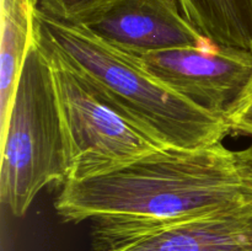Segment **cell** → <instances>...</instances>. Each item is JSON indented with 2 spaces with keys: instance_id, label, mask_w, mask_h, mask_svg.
Listing matches in <instances>:
<instances>
[{
  "instance_id": "obj_1",
  "label": "cell",
  "mask_w": 252,
  "mask_h": 251,
  "mask_svg": "<svg viewBox=\"0 0 252 251\" xmlns=\"http://www.w3.org/2000/svg\"><path fill=\"white\" fill-rule=\"evenodd\" d=\"M248 199L235 152L165 148L115 171L66 181L54 201L64 223L90 220L94 251H116L179 221Z\"/></svg>"
},
{
  "instance_id": "obj_2",
  "label": "cell",
  "mask_w": 252,
  "mask_h": 251,
  "mask_svg": "<svg viewBox=\"0 0 252 251\" xmlns=\"http://www.w3.org/2000/svg\"><path fill=\"white\" fill-rule=\"evenodd\" d=\"M33 41L166 147L202 149L220 144L230 133L225 117L194 105L153 75L137 56L102 41L83 25L57 21L36 7Z\"/></svg>"
},
{
  "instance_id": "obj_3",
  "label": "cell",
  "mask_w": 252,
  "mask_h": 251,
  "mask_svg": "<svg viewBox=\"0 0 252 251\" xmlns=\"http://www.w3.org/2000/svg\"><path fill=\"white\" fill-rule=\"evenodd\" d=\"M1 135L0 198L24 217L37 194L68 180V157L53 66L32 41Z\"/></svg>"
},
{
  "instance_id": "obj_4",
  "label": "cell",
  "mask_w": 252,
  "mask_h": 251,
  "mask_svg": "<svg viewBox=\"0 0 252 251\" xmlns=\"http://www.w3.org/2000/svg\"><path fill=\"white\" fill-rule=\"evenodd\" d=\"M47 57L53 66L65 134L66 181L100 176L169 148L80 74L59 59Z\"/></svg>"
},
{
  "instance_id": "obj_5",
  "label": "cell",
  "mask_w": 252,
  "mask_h": 251,
  "mask_svg": "<svg viewBox=\"0 0 252 251\" xmlns=\"http://www.w3.org/2000/svg\"><path fill=\"white\" fill-rule=\"evenodd\" d=\"M145 68L198 107L225 117L252 78V53L214 46L143 54Z\"/></svg>"
},
{
  "instance_id": "obj_6",
  "label": "cell",
  "mask_w": 252,
  "mask_h": 251,
  "mask_svg": "<svg viewBox=\"0 0 252 251\" xmlns=\"http://www.w3.org/2000/svg\"><path fill=\"white\" fill-rule=\"evenodd\" d=\"M84 26L102 41L137 57L184 47L217 46L185 17L175 0H113Z\"/></svg>"
},
{
  "instance_id": "obj_7",
  "label": "cell",
  "mask_w": 252,
  "mask_h": 251,
  "mask_svg": "<svg viewBox=\"0 0 252 251\" xmlns=\"http://www.w3.org/2000/svg\"><path fill=\"white\" fill-rule=\"evenodd\" d=\"M116 251H252V203L179 221Z\"/></svg>"
},
{
  "instance_id": "obj_8",
  "label": "cell",
  "mask_w": 252,
  "mask_h": 251,
  "mask_svg": "<svg viewBox=\"0 0 252 251\" xmlns=\"http://www.w3.org/2000/svg\"><path fill=\"white\" fill-rule=\"evenodd\" d=\"M187 20L219 47L252 53V0H175Z\"/></svg>"
},
{
  "instance_id": "obj_9",
  "label": "cell",
  "mask_w": 252,
  "mask_h": 251,
  "mask_svg": "<svg viewBox=\"0 0 252 251\" xmlns=\"http://www.w3.org/2000/svg\"><path fill=\"white\" fill-rule=\"evenodd\" d=\"M36 0H1L0 128L5 125L27 52L33 41Z\"/></svg>"
},
{
  "instance_id": "obj_10",
  "label": "cell",
  "mask_w": 252,
  "mask_h": 251,
  "mask_svg": "<svg viewBox=\"0 0 252 251\" xmlns=\"http://www.w3.org/2000/svg\"><path fill=\"white\" fill-rule=\"evenodd\" d=\"M113 0H36L37 10L57 21L86 25Z\"/></svg>"
},
{
  "instance_id": "obj_11",
  "label": "cell",
  "mask_w": 252,
  "mask_h": 251,
  "mask_svg": "<svg viewBox=\"0 0 252 251\" xmlns=\"http://www.w3.org/2000/svg\"><path fill=\"white\" fill-rule=\"evenodd\" d=\"M225 121L230 132L252 137V78L238 101L226 112Z\"/></svg>"
},
{
  "instance_id": "obj_12",
  "label": "cell",
  "mask_w": 252,
  "mask_h": 251,
  "mask_svg": "<svg viewBox=\"0 0 252 251\" xmlns=\"http://www.w3.org/2000/svg\"><path fill=\"white\" fill-rule=\"evenodd\" d=\"M244 192L252 203V144L243 150L235 152Z\"/></svg>"
}]
</instances>
